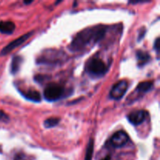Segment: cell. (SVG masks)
<instances>
[{"label": "cell", "instance_id": "cell-1", "mask_svg": "<svg viewBox=\"0 0 160 160\" xmlns=\"http://www.w3.org/2000/svg\"><path fill=\"white\" fill-rule=\"evenodd\" d=\"M107 27L103 25L91 27L78 33L70 45L71 51L84 50L88 47L95 45L104 38Z\"/></svg>", "mask_w": 160, "mask_h": 160}, {"label": "cell", "instance_id": "cell-2", "mask_svg": "<svg viewBox=\"0 0 160 160\" xmlns=\"http://www.w3.org/2000/svg\"><path fill=\"white\" fill-rule=\"evenodd\" d=\"M87 71L92 76L101 77L108 71V67L99 58H93L87 64Z\"/></svg>", "mask_w": 160, "mask_h": 160}, {"label": "cell", "instance_id": "cell-3", "mask_svg": "<svg viewBox=\"0 0 160 160\" xmlns=\"http://www.w3.org/2000/svg\"><path fill=\"white\" fill-rule=\"evenodd\" d=\"M63 93L64 89L62 86L56 83H51L44 90V97L47 101H56L63 95Z\"/></svg>", "mask_w": 160, "mask_h": 160}, {"label": "cell", "instance_id": "cell-4", "mask_svg": "<svg viewBox=\"0 0 160 160\" xmlns=\"http://www.w3.org/2000/svg\"><path fill=\"white\" fill-rule=\"evenodd\" d=\"M33 34H34V32L27 33V34L20 36V37L18 38L13 40L12 42H9L6 47H4V48H2V50L1 52H0V56H6V55L9 54V53L10 52H12V50L15 49L16 48L19 47L20 45H21L23 43H24V42H26V41L28 40V39Z\"/></svg>", "mask_w": 160, "mask_h": 160}, {"label": "cell", "instance_id": "cell-5", "mask_svg": "<svg viewBox=\"0 0 160 160\" xmlns=\"http://www.w3.org/2000/svg\"><path fill=\"white\" fill-rule=\"evenodd\" d=\"M128 83L126 81H120L112 87L109 95L112 99L119 100L123 98L126 92L128 91Z\"/></svg>", "mask_w": 160, "mask_h": 160}, {"label": "cell", "instance_id": "cell-6", "mask_svg": "<svg viewBox=\"0 0 160 160\" xmlns=\"http://www.w3.org/2000/svg\"><path fill=\"white\" fill-rule=\"evenodd\" d=\"M129 141V136L125 131H120L115 133L110 139V143L114 148H121Z\"/></svg>", "mask_w": 160, "mask_h": 160}, {"label": "cell", "instance_id": "cell-7", "mask_svg": "<svg viewBox=\"0 0 160 160\" xmlns=\"http://www.w3.org/2000/svg\"><path fill=\"white\" fill-rule=\"evenodd\" d=\"M147 117V112L145 110H137L128 115V118L130 123L133 125H139L143 123Z\"/></svg>", "mask_w": 160, "mask_h": 160}, {"label": "cell", "instance_id": "cell-8", "mask_svg": "<svg viewBox=\"0 0 160 160\" xmlns=\"http://www.w3.org/2000/svg\"><path fill=\"white\" fill-rule=\"evenodd\" d=\"M15 23L12 21H0V32L2 34H12L15 30Z\"/></svg>", "mask_w": 160, "mask_h": 160}, {"label": "cell", "instance_id": "cell-9", "mask_svg": "<svg viewBox=\"0 0 160 160\" xmlns=\"http://www.w3.org/2000/svg\"><path fill=\"white\" fill-rule=\"evenodd\" d=\"M136 56H137L138 62V66L139 67H143L145 66L147 62H149V60L151 59V56L146 52L142 51V50H139L136 53Z\"/></svg>", "mask_w": 160, "mask_h": 160}, {"label": "cell", "instance_id": "cell-10", "mask_svg": "<svg viewBox=\"0 0 160 160\" xmlns=\"http://www.w3.org/2000/svg\"><path fill=\"white\" fill-rule=\"evenodd\" d=\"M22 95L27 98V99L30 100V101L36 102H38L41 101V95L38 91L36 90H28L27 92H22Z\"/></svg>", "mask_w": 160, "mask_h": 160}, {"label": "cell", "instance_id": "cell-11", "mask_svg": "<svg viewBox=\"0 0 160 160\" xmlns=\"http://www.w3.org/2000/svg\"><path fill=\"white\" fill-rule=\"evenodd\" d=\"M23 58L20 56H16L12 58L10 66V72L12 74H16L20 70Z\"/></svg>", "mask_w": 160, "mask_h": 160}, {"label": "cell", "instance_id": "cell-12", "mask_svg": "<svg viewBox=\"0 0 160 160\" xmlns=\"http://www.w3.org/2000/svg\"><path fill=\"white\" fill-rule=\"evenodd\" d=\"M153 87V83L152 81H144V82L140 83L138 85L136 91L139 93H146L149 92Z\"/></svg>", "mask_w": 160, "mask_h": 160}, {"label": "cell", "instance_id": "cell-13", "mask_svg": "<svg viewBox=\"0 0 160 160\" xmlns=\"http://www.w3.org/2000/svg\"><path fill=\"white\" fill-rule=\"evenodd\" d=\"M94 152V140L91 138L89 140L88 145L87 146V149H86V154H85V159L84 160H92V156H93Z\"/></svg>", "mask_w": 160, "mask_h": 160}, {"label": "cell", "instance_id": "cell-14", "mask_svg": "<svg viewBox=\"0 0 160 160\" xmlns=\"http://www.w3.org/2000/svg\"><path fill=\"white\" fill-rule=\"evenodd\" d=\"M59 118H55V117H51V118L46 119L44 122V126L46 128H54V127L57 126L58 123H59Z\"/></svg>", "mask_w": 160, "mask_h": 160}, {"label": "cell", "instance_id": "cell-15", "mask_svg": "<svg viewBox=\"0 0 160 160\" xmlns=\"http://www.w3.org/2000/svg\"><path fill=\"white\" fill-rule=\"evenodd\" d=\"M0 121L4 122V123H7L9 121V116L2 110H0Z\"/></svg>", "mask_w": 160, "mask_h": 160}, {"label": "cell", "instance_id": "cell-16", "mask_svg": "<svg viewBox=\"0 0 160 160\" xmlns=\"http://www.w3.org/2000/svg\"><path fill=\"white\" fill-rule=\"evenodd\" d=\"M14 160H28V157L23 153H18L17 155H16Z\"/></svg>", "mask_w": 160, "mask_h": 160}, {"label": "cell", "instance_id": "cell-17", "mask_svg": "<svg viewBox=\"0 0 160 160\" xmlns=\"http://www.w3.org/2000/svg\"><path fill=\"white\" fill-rule=\"evenodd\" d=\"M160 44H159V38H157L156 39V41H155V43H154V48L155 49H156V52L159 54V47Z\"/></svg>", "mask_w": 160, "mask_h": 160}, {"label": "cell", "instance_id": "cell-18", "mask_svg": "<svg viewBox=\"0 0 160 160\" xmlns=\"http://www.w3.org/2000/svg\"><path fill=\"white\" fill-rule=\"evenodd\" d=\"M102 160H111V157L109 156H106V157L105 158V159H102Z\"/></svg>", "mask_w": 160, "mask_h": 160}, {"label": "cell", "instance_id": "cell-19", "mask_svg": "<svg viewBox=\"0 0 160 160\" xmlns=\"http://www.w3.org/2000/svg\"><path fill=\"white\" fill-rule=\"evenodd\" d=\"M31 2H32V1H29V2H26V1H25L24 2L25 4H30V3H31Z\"/></svg>", "mask_w": 160, "mask_h": 160}]
</instances>
